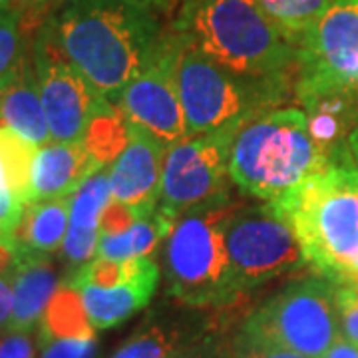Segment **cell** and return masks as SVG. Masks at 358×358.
I'll return each instance as SVG.
<instances>
[{
    "mask_svg": "<svg viewBox=\"0 0 358 358\" xmlns=\"http://www.w3.org/2000/svg\"><path fill=\"white\" fill-rule=\"evenodd\" d=\"M50 22L72 64L112 103L164 40L145 0H66Z\"/></svg>",
    "mask_w": 358,
    "mask_h": 358,
    "instance_id": "obj_1",
    "label": "cell"
},
{
    "mask_svg": "<svg viewBox=\"0 0 358 358\" xmlns=\"http://www.w3.org/2000/svg\"><path fill=\"white\" fill-rule=\"evenodd\" d=\"M273 207L291 223L307 265L333 285H348L358 263V169L346 143Z\"/></svg>",
    "mask_w": 358,
    "mask_h": 358,
    "instance_id": "obj_2",
    "label": "cell"
},
{
    "mask_svg": "<svg viewBox=\"0 0 358 358\" xmlns=\"http://www.w3.org/2000/svg\"><path fill=\"white\" fill-rule=\"evenodd\" d=\"M176 32L237 76L287 78L296 68V46L257 0H185Z\"/></svg>",
    "mask_w": 358,
    "mask_h": 358,
    "instance_id": "obj_3",
    "label": "cell"
},
{
    "mask_svg": "<svg viewBox=\"0 0 358 358\" xmlns=\"http://www.w3.org/2000/svg\"><path fill=\"white\" fill-rule=\"evenodd\" d=\"M331 159L333 154L310 136L307 112L271 110L237 131L229 178L243 193L275 205L322 171Z\"/></svg>",
    "mask_w": 358,
    "mask_h": 358,
    "instance_id": "obj_4",
    "label": "cell"
},
{
    "mask_svg": "<svg viewBox=\"0 0 358 358\" xmlns=\"http://www.w3.org/2000/svg\"><path fill=\"white\" fill-rule=\"evenodd\" d=\"M227 199L199 205L176 219L164 243V271L173 296L192 307H225L241 296L225 245Z\"/></svg>",
    "mask_w": 358,
    "mask_h": 358,
    "instance_id": "obj_5",
    "label": "cell"
},
{
    "mask_svg": "<svg viewBox=\"0 0 358 358\" xmlns=\"http://www.w3.org/2000/svg\"><path fill=\"white\" fill-rule=\"evenodd\" d=\"M179 40L178 86L187 136L241 128L287 98L291 86L287 78L237 76L209 60L181 36Z\"/></svg>",
    "mask_w": 358,
    "mask_h": 358,
    "instance_id": "obj_6",
    "label": "cell"
},
{
    "mask_svg": "<svg viewBox=\"0 0 358 358\" xmlns=\"http://www.w3.org/2000/svg\"><path fill=\"white\" fill-rule=\"evenodd\" d=\"M294 96L305 110L324 100L358 108V0H333L296 44Z\"/></svg>",
    "mask_w": 358,
    "mask_h": 358,
    "instance_id": "obj_7",
    "label": "cell"
},
{
    "mask_svg": "<svg viewBox=\"0 0 358 358\" xmlns=\"http://www.w3.org/2000/svg\"><path fill=\"white\" fill-rule=\"evenodd\" d=\"M241 331L303 357L322 358L343 336L336 289L320 275L291 282L257 308Z\"/></svg>",
    "mask_w": 358,
    "mask_h": 358,
    "instance_id": "obj_8",
    "label": "cell"
},
{
    "mask_svg": "<svg viewBox=\"0 0 358 358\" xmlns=\"http://www.w3.org/2000/svg\"><path fill=\"white\" fill-rule=\"evenodd\" d=\"M225 245L241 293L307 265L291 223L271 203L237 207L225 221Z\"/></svg>",
    "mask_w": 358,
    "mask_h": 358,
    "instance_id": "obj_9",
    "label": "cell"
},
{
    "mask_svg": "<svg viewBox=\"0 0 358 358\" xmlns=\"http://www.w3.org/2000/svg\"><path fill=\"white\" fill-rule=\"evenodd\" d=\"M241 128L187 136L167 148L159 195L166 213L178 219L199 205L227 199L231 145Z\"/></svg>",
    "mask_w": 358,
    "mask_h": 358,
    "instance_id": "obj_10",
    "label": "cell"
},
{
    "mask_svg": "<svg viewBox=\"0 0 358 358\" xmlns=\"http://www.w3.org/2000/svg\"><path fill=\"white\" fill-rule=\"evenodd\" d=\"M32 60L52 141L82 143L92 115L106 98L66 56L50 18L42 22L34 36Z\"/></svg>",
    "mask_w": 358,
    "mask_h": 358,
    "instance_id": "obj_11",
    "label": "cell"
},
{
    "mask_svg": "<svg viewBox=\"0 0 358 358\" xmlns=\"http://www.w3.org/2000/svg\"><path fill=\"white\" fill-rule=\"evenodd\" d=\"M179 48L178 34L164 36L152 62L129 82L115 102L136 128L152 134L167 148L187 138L178 86Z\"/></svg>",
    "mask_w": 358,
    "mask_h": 358,
    "instance_id": "obj_12",
    "label": "cell"
},
{
    "mask_svg": "<svg viewBox=\"0 0 358 358\" xmlns=\"http://www.w3.org/2000/svg\"><path fill=\"white\" fill-rule=\"evenodd\" d=\"M166 154V143L131 124L129 143L110 167L112 197L131 207L140 219L159 205Z\"/></svg>",
    "mask_w": 358,
    "mask_h": 358,
    "instance_id": "obj_13",
    "label": "cell"
},
{
    "mask_svg": "<svg viewBox=\"0 0 358 358\" xmlns=\"http://www.w3.org/2000/svg\"><path fill=\"white\" fill-rule=\"evenodd\" d=\"M102 167L82 143L40 145L32 167V201L72 197Z\"/></svg>",
    "mask_w": 358,
    "mask_h": 358,
    "instance_id": "obj_14",
    "label": "cell"
},
{
    "mask_svg": "<svg viewBox=\"0 0 358 358\" xmlns=\"http://www.w3.org/2000/svg\"><path fill=\"white\" fill-rule=\"evenodd\" d=\"M0 126L10 128L38 148L52 141L32 54H26L10 80L0 86Z\"/></svg>",
    "mask_w": 358,
    "mask_h": 358,
    "instance_id": "obj_15",
    "label": "cell"
},
{
    "mask_svg": "<svg viewBox=\"0 0 358 358\" xmlns=\"http://www.w3.org/2000/svg\"><path fill=\"white\" fill-rule=\"evenodd\" d=\"M13 317L8 331L30 333L48 307L56 293L58 275L50 255H40L18 249V259L13 273Z\"/></svg>",
    "mask_w": 358,
    "mask_h": 358,
    "instance_id": "obj_16",
    "label": "cell"
},
{
    "mask_svg": "<svg viewBox=\"0 0 358 358\" xmlns=\"http://www.w3.org/2000/svg\"><path fill=\"white\" fill-rule=\"evenodd\" d=\"M159 282V267H154L134 281L117 287L72 285L80 291L88 319L96 331L112 329L128 320L131 315L145 307L154 296Z\"/></svg>",
    "mask_w": 358,
    "mask_h": 358,
    "instance_id": "obj_17",
    "label": "cell"
},
{
    "mask_svg": "<svg viewBox=\"0 0 358 358\" xmlns=\"http://www.w3.org/2000/svg\"><path fill=\"white\" fill-rule=\"evenodd\" d=\"M70 205L72 197L42 199L24 205L22 217L13 235L18 249L40 255L56 253L64 245L68 233Z\"/></svg>",
    "mask_w": 358,
    "mask_h": 358,
    "instance_id": "obj_18",
    "label": "cell"
},
{
    "mask_svg": "<svg viewBox=\"0 0 358 358\" xmlns=\"http://www.w3.org/2000/svg\"><path fill=\"white\" fill-rule=\"evenodd\" d=\"M176 217L166 213L159 205L154 213L138 219L131 229L122 235L100 237L98 255L114 261H126L134 257H150L162 243H166L169 233L173 229Z\"/></svg>",
    "mask_w": 358,
    "mask_h": 358,
    "instance_id": "obj_19",
    "label": "cell"
},
{
    "mask_svg": "<svg viewBox=\"0 0 358 358\" xmlns=\"http://www.w3.org/2000/svg\"><path fill=\"white\" fill-rule=\"evenodd\" d=\"M94 327L76 287L62 282L40 320V343L64 338H94Z\"/></svg>",
    "mask_w": 358,
    "mask_h": 358,
    "instance_id": "obj_20",
    "label": "cell"
},
{
    "mask_svg": "<svg viewBox=\"0 0 358 358\" xmlns=\"http://www.w3.org/2000/svg\"><path fill=\"white\" fill-rule=\"evenodd\" d=\"M131 136V122L120 110L117 103L110 100L96 110L92 115L82 145L100 166L114 164L115 157L126 150Z\"/></svg>",
    "mask_w": 358,
    "mask_h": 358,
    "instance_id": "obj_21",
    "label": "cell"
},
{
    "mask_svg": "<svg viewBox=\"0 0 358 358\" xmlns=\"http://www.w3.org/2000/svg\"><path fill=\"white\" fill-rule=\"evenodd\" d=\"M112 201L110 171L100 169L72 195L68 233L84 237H100V217Z\"/></svg>",
    "mask_w": 358,
    "mask_h": 358,
    "instance_id": "obj_22",
    "label": "cell"
},
{
    "mask_svg": "<svg viewBox=\"0 0 358 358\" xmlns=\"http://www.w3.org/2000/svg\"><path fill=\"white\" fill-rule=\"evenodd\" d=\"M38 145L6 126H0V164L10 192L24 205L32 203V167Z\"/></svg>",
    "mask_w": 358,
    "mask_h": 358,
    "instance_id": "obj_23",
    "label": "cell"
},
{
    "mask_svg": "<svg viewBox=\"0 0 358 358\" xmlns=\"http://www.w3.org/2000/svg\"><path fill=\"white\" fill-rule=\"evenodd\" d=\"M294 46L333 0H257Z\"/></svg>",
    "mask_w": 358,
    "mask_h": 358,
    "instance_id": "obj_24",
    "label": "cell"
},
{
    "mask_svg": "<svg viewBox=\"0 0 358 358\" xmlns=\"http://www.w3.org/2000/svg\"><path fill=\"white\" fill-rule=\"evenodd\" d=\"M179 345L181 334L178 329L148 322L110 358H169L181 348Z\"/></svg>",
    "mask_w": 358,
    "mask_h": 358,
    "instance_id": "obj_25",
    "label": "cell"
},
{
    "mask_svg": "<svg viewBox=\"0 0 358 358\" xmlns=\"http://www.w3.org/2000/svg\"><path fill=\"white\" fill-rule=\"evenodd\" d=\"M28 54L22 34V13L14 8L0 10V86L10 80Z\"/></svg>",
    "mask_w": 358,
    "mask_h": 358,
    "instance_id": "obj_26",
    "label": "cell"
},
{
    "mask_svg": "<svg viewBox=\"0 0 358 358\" xmlns=\"http://www.w3.org/2000/svg\"><path fill=\"white\" fill-rule=\"evenodd\" d=\"M229 358H308L293 352V350H287L282 346L271 345L265 341H259L253 338L249 334H245L243 331L239 333V336L235 338L233 348L229 350Z\"/></svg>",
    "mask_w": 358,
    "mask_h": 358,
    "instance_id": "obj_27",
    "label": "cell"
},
{
    "mask_svg": "<svg viewBox=\"0 0 358 358\" xmlns=\"http://www.w3.org/2000/svg\"><path fill=\"white\" fill-rule=\"evenodd\" d=\"M336 289V308L341 320V334L346 341L358 345V289L334 285Z\"/></svg>",
    "mask_w": 358,
    "mask_h": 358,
    "instance_id": "obj_28",
    "label": "cell"
},
{
    "mask_svg": "<svg viewBox=\"0 0 358 358\" xmlns=\"http://www.w3.org/2000/svg\"><path fill=\"white\" fill-rule=\"evenodd\" d=\"M24 203L10 192L6 173L0 164V237H13L22 217Z\"/></svg>",
    "mask_w": 358,
    "mask_h": 358,
    "instance_id": "obj_29",
    "label": "cell"
},
{
    "mask_svg": "<svg viewBox=\"0 0 358 358\" xmlns=\"http://www.w3.org/2000/svg\"><path fill=\"white\" fill-rule=\"evenodd\" d=\"M136 211L128 207V205L120 203L112 197V201L106 205L102 217H100V237H112V235H122L128 229H131V225L138 221Z\"/></svg>",
    "mask_w": 358,
    "mask_h": 358,
    "instance_id": "obj_30",
    "label": "cell"
},
{
    "mask_svg": "<svg viewBox=\"0 0 358 358\" xmlns=\"http://www.w3.org/2000/svg\"><path fill=\"white\" fill-rule=\"evenodd\" d=\"M40 345H42V358H94L96 355V336L46 341Z\"/></svg>",
    "mask_w": 358,
    "mask_h": 358,
    "instance_id": "obj_31",
    "label": "cell"
},
{
    "mask_svg": "<svg viewBox=\"0 0 358 358\" xmlns=\"http://www.w3.org/2000/svg\"><path fill=\"white\" fill-rule=\"evenodd\" d=\"M34 341L30 333L4 331L0 333V358H34Z\"/></svg>",
    "mask_w": 358,
    "mask_h": 358,
    "instance_id": "obj_32",
    "label": "cell"
},
{
    "mask_svg": "<svg viewBox=\"0 0 358 358\" xmlns=\"http://www.w3.org/2000/svg\"><path fill=\"white\" fill-rule=\"evenodd\" d=\"M169 358H221L217 343L213 338H199L193 341L192 345H185L179 348L178 352H173Z\"/></svg>",
    "mask_w": 358,
    "mask_h": 358,
    "instance_id": "obj_33",
    "label": "cell"
},
{
    "mask_svg": "<svg viewBox=\"0 0 358 358\" xmlns=\"http://www.w3.org/2000/svg\"><path fill=\"white\" fill-rule=\"evenodd\" d=\"M13 317V277L0 275V333L8 331Z\"/></svg>",
    "mask_w": 358,
    "mask_h": 358,
    "instance_id": "obj_34",
    "label": "cell"
},
{
    "mask_svg": "<svg viewBox=\"0 0 358 358\" xmlns=\"http://www.w3.org/2000/svg\"><path fill=\"white\" fill-rule=\"evenodd\" d=\"M18 259V245L13 237H0V275H10Z\"/></svg>",
    "mask_w": 358,
    "mask_h": 358,
    "instance_id": "obj_35",
    "label": "cell"
},
{
    "mask_svg": "<svg viewBox=\"0 0 358 358\" xmlns=\"http://www.w3.org/2000/svg\"><path fill=\"white\" fill-rule=\"evenodd\" d=\"M322 358H358V345L346 341L345 336L336 338L334 345L322 355Z\"/></svg>",
    "mask_w": 358,
    "mask_h": 358,
    "instance_id": "obj_36",
    "label": "cell"
},
{
    "mask_svg": "<svg viewBox=\"0 0 358 358\" xmlns=\"http://www.w3.org/2000/svg\"><path fill=\"white\" fill-rule=\"evenodd\" d=\"M66 0H22L26 13H44L52 6H62Z\"/></svg>",
    "mask_w": 358,
    "mask_h": 358,
    "instance_id": "obj_37",
    "label": "cell"
},
{
    "mask_svg": "<svg viewBox=\"0 0 358 358\" xmlns=\"http://www.w3.org/2000/svg\"><path fill=\"white\" fill-rule=\"evenodd\" d=\"M346 148H348V154H350L352 164L358 169V126L348 131V136H346Z\"/></svg>",
    "mask_w": 358,
    "mask_h": 358,
    "instance_id": "obj_38",
    "label": "cell"
},
{
    "mask_svg": "<svg viewBox=\"0 0 358 358\" xmlns=\"http://www.w3.org/2000/svg\"><path fill=\"white\" fill-rule=\"evenodd\" d=\"M13 2L14 0H0V10L2 8H13Z\"/></svg>",
    "mask_w": 358,
    "mask_h": 358,
    "instance_id": "obj_39",
    "label": "cell"
},
{
    "mask_svg": "<svg viewBox=\"0 0 358 358\" xmlns=\"http://www.w3.org/2000/svg\"><path fill=\"white\" fill-rule=\"evenodd\" d=\"M152 2H166V0H152Z\"/></svg>",
    "mask_w": 358,
    "mask_h": 358,
    "instance_id": "obj_40",
    "label": "cell"
},
{
    "mask_svg": "<svg viewBox=\"0 0 358 358\" xmlns=\"http://www.w3.org/2000/svg\"><path fill=\"white\" fill-rule=\"evenodd\" d=\"M221 358H229V352H227V355H225V357H221Z\"/></svg>",
    "mask_w": 358,
    "mask_h": 358,
    "instance_id": "obj_41",
    "label": "cell"
}]
</instances>
